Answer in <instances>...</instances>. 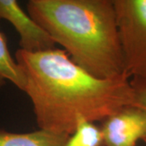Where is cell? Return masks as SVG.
<instances>
[{
  "instance_id": "cell-2",
  "label": "cell",
  "mask_w": 146,
  "mask_h": 146,
  "mask_svg": "<svg viewBox=\"0 0 146 146\" xmlns=\"http://www.w3.org/2000/svg\"><path fill=\"white\" fill-rule=\"evenodd\" d=\"M26 7L89 74L99 79L125 75L113 0H29Z\"/></svg>"
},
{
  "instance_id": "cell-3",
  "label": "cell",
  "mask_w": 146,
  "mask_h": 146,
  "mask_svg": "<svg viewBox=\"0 0 146 146\" xmlns=\"http://www.w3.org/2000/svg\"><path fill=\"white\" fill-rule=\"evenodd\" d=\"M124 74L146 78V0H113Z\"/></svg>"
},
{
  "instance_id": "cell-9",
  "label": "cell",
  "mask_w": 146,
  "mask_h": 146,
  "mask_svg": "<svg viewBox=\"0 0 146 146\" xmlns=\"http://www.w3.org/2000/svg\"><path fill=\"white\" fill-rule=\"evenodd\" d=\"M130 83L134 92V104L146 109V78H131Z\"/></svg>"
},
{
  "instance_id": "cell-6",
  "label": "cell",
  "mask_w": 146,
  "mask_h": 146,
  "mask_svg": "<svg viewBox=\"0 0 146 146\" xmlns=\"http://www.w3.org/2000/svg\"><path fill=\"white\" fill-rule=\"evenodd\" d=\"M68 137L69 135L41 129L26 133L0 129V146H63Z\"/></svg>"
},
{
  "instance_id": "cell-5",
  "label": "cell",
  "mask_w": 146,
  "mask_h": 146,
  "mask_svg": "<svg viewBox=\"0 0 146 146\" xmlns=\"http://www.w3.org/2000/svg\"><path fill=\"white\" fill-rule=\"evenodd\" d=\"M9 21L20 36L21 49L27 52H42L55 48L56 42L16 0H0V20Z\"/></svg>"
},
{
  "instance_id": "cell-7",
  "label": "cell",
  "mask_w": 146,
  "mask_h": 146,
  "mask_svg": "<svg viewBox=\"0 0 146 146\" xmlns=\"http://www.w3.org/2000/svg\"><path fill=\"white\" fill-rule=\"evenodd\" d=\"M10 81L24 91L25 76L16 59L11 56L5 35L0 30V88Z\"/></svg>"
},
{
  "instance_id": "cell-8",
  "label": "cell",
  "mask_w": 146,
  "mask_h": 146,
  "mask_svg": "<svg viewBox=\"0 0 146 146\" xmlns=\"http://www.w3.org/2000/svg\"><path fill=\"white\" fill-rule=\"evenodd\" d=\"M63 146H106V143L101 127L80 116L76 129Z\"/></svg>"
},
{
  "instance_id": "cell-4",
  "label": "cell",
  "mask_w": 146,
  "mask_h": 146,
  "mask_svg": "<svg viewBox=\"0 0 146 146\" xmlns=\"http://www.w3.org/2000/svg\"><path fill=\"white\" fill-rule=\"evenodd\" d=\"M106 146H136L146 143V109L135 104L122 107L102 123Z\"/></svg>"
},
{
  "instance_id": "cell-1",
  "label": "cell",
  "mask_w": 146,
  "mask_h": 146,
  "mask_svg": "<svg viewBox=\"0 0 146 146\" xmlns=\"http://www.w3.org/2000/svg\"><path fill=\"white\" fill-rule=\"evenodd\" d=\"M15 59L25 76L24 92L31 99L41 130L70 136L80 116L102 122L134 104L127 76L97 78L74 63L64 50L32 53L19 49Z\"/></svg>"
}]
</instances>
